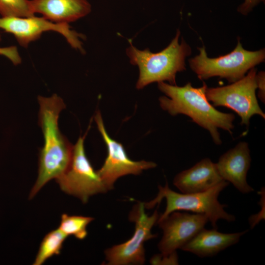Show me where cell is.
Returning <instances> with one entry per match:
<instances>
[{
    "label": "cell",
    "instance_id": "1",
    "mask_svg": "<svg viewBox=\"0 0 265 265\" xmlns=\"http://www.w3.org/2000/svg\"><path fill=\"white\" fill-rule=\"evenodd\" d=\"M39 125L44 143L39 157L38 175L29 198H33L48 182L56 179L67 169L71 161L73 146L61 132L58 120L65 108L63 100L54 94L50 97L38 96Z\"/></svg>",
    "mask_w": 265,
    "mask_h": 265
},
{
    "label": "cell",
    "instance_id": "2",
    "mask_svg": "<svg viewBox=\"0 0 265 265\" xmlns=\"http://www.w3.org/2000/svg\"><path fill=\"white\" fill-rule=\"evenodd\" d=\"M207 87L205 82L198 88L193 87L190 82L183 86L158 82L159 90L166 96L159 98V105L172 116L182 114L188 116L192 122L209 132L215 144L221 145L218 129L232 134L235 116L233 113L217 110L210 103L206 95Z\"/></svg>",
    "mask_w": 265,
    "mask_h": 265
},
{
    "label": "cell",
    "instance_id": "3",
    "mask_svg": "<svg viewBox=\"0 0 265 265\" xmlns=\"http://www.w3.org/2000/svg\"><path fill=\"white\" fill-rule=\"evenodd\" d=\"M180 31L177 30L176 36L168 46L161 51L154 53L149 49L140 50L133 46L126 50L130 62L138 66V79L136 84L137 89H141L155 82L167 81L176 85V76L178 72L186 70L185 59L191 53V49L182 39L179 43Z\"/></svg>",
    "mask_w": 265,
    "mask_h": 265
},
{
    "label": "cell",
    "instance_id": "4",
    "mask_svg": "<svg viewBox=\"0 0 265 265\" xmlns=\"http://www.w3.org/2000/svg\"><path fill=\"white\" fill-rule=\"evenodd\" d=\"M229 183L223 181L216 186L202 192L184 193L176 192L170 188L166 183L164 186H159V193L153 200L144 203L145 208L151 209L165 198L166 206L164 212L158 219L160 220L175 211H184L207 216L209 221L213 228L217 229L218 220L222 219L228 222L234 221L236 217L228 213L224 208L226 204H222L218 200L220 193Z\"/></svg>",
    "mask_w": 265,
    "mask_h": 265
},
{
    "label": "cell",
    "instance_id": "5",
    "mask_svg": "<svg viewBox=\"0 0 265 265\" xmlns=\"http://www.w3.org/2000/svg\"><path fill=\"white\" fill-rule=\"evenodd\" d=\"M199 54L189 60L191 70L200 80L213 77L224 78L234 82L243 78L251 69L264 61L265 50H245L239 41L228 54L216 58L208 57L205 48H199Z\"/></svg>",
    "mask_w": 265,
    "mask_h": 265
},
{
    "label": "cell",
    "instance_id": "6",
    "mask_svg": "<svg viewBox=\"0 0 265 265\" xmlns=\"http://www.w3.org/2000/svg\"><path fill=\"white\" fill-rule=\"evenodd\" d=\"M257 70L251 69L246 75L226 86L208 88L206 95L214 106H224L236 112L241 118L240 124L249 126L254 115L265 118L256 96Z\"/></svg>",
    "mask_w": 265,
    "mask_h": 265
},
{
    "label": "cell",
    "instance_id": "7",
    "mask_svg": "<svg viewBox=\"0 0 265 265\" xmlns=\"http://www.w3.org/2000/svg\"><path fill=\"white\" fill-rule=\"evenodd\" d=\"M84 136H80L73 146L70 164L66 171L56 180L60 189L68 194L86 203L94 195L108 190L97 171L87 158L84 149Z\"/></svg>",
    "mask_w": 265,
    "mask_h": 265
},
{
    "label": "cell",
    "instance_id": "8",
    "mask_svg": "<svg viewBox=\"0 0 265 265\" xmlns=\"http://www.w3.org/2000/svg\"><path fill=\"white\" fill-rule=\"evenodd\" d=\"M143 203L134 205L129 215V220L135 223L133 236L126 242L108 248L105 251L106 265H142L145 260L144 243L157 237L151 233L159 215L157 210L150 216L145 212Z\"/></svg>",
    "mask_w": 265,
    "mask_h": 265
},
{
    "label": "cell",
    "instance_id": "9",
    "mask_svg": "<svg viewBox=\"0 0 265 265\" xmlns=\"http://www.w3.org/2000/svg\"><path fill=\"white\" fill-rule=\"evenodd\" d=\"M95 121L107 147V157L97 172L108 190L113 188L114 183L120 177L129 174L139 175L143 170L157 166L153 161L130 159L123 145L107 133L99 110L96 113Z\"/></svg>",
    "mask_w": 265,
    "mask_h": 265
},
{
    "label": "cell",
    "instance_id": "10",
    "mask_svg": "<svg viewBox=\"0 0 265 265\" xmlns=\"http://www.w3.org/2000/svg\"><path fill=\"white\" fill-rule=\"evenodd\" d=\"M0 28L12 34L20 46L27 47L38 39L43 33L53 31L61 34L73 48L83 52L80 34L70 28L69 24L57 23L35 15L26 17H1Z\"/></svg>",
    "mask_w": 265,
    "mask_h": 265
},
{
    "label": "cell",
    "instance_id": "11",
    "mask_svg": "<svg viewBox=\"0 0 265 265\" xmlns=\"http://www.w3.org/2000/svg\"><path fill=\"white\" fill-rule=\"evenodd\" d=\"M209 221L204 214H190L175 211L158 220L163 236L158 243L161 253L168 254L181 249L192 239Z\"/></svg>",
    "mask_w": 265,
    "mask_h": 265
},
{
    "label": "cell",
    "instance_id": "12",
    "mask_svg": "<svg viewBox=\"0 0 265 265\" xmlns=\"http://www.w3.org/2000/svg\"><path fill=\"white\" fill-rule=\"evenodd\" d=\"M251 161L248 143L240 141L222 155L215 164L224 180L232 183L240 192L246 194L254 190L246 180Z\"/></svg>",
    "mask_w": 265,
    "mask_h": 265
},
{
    "label": "cell",
    "instance_id": "13",
    "mask_svg": "<svg viewBox=\"0 0 265 265\" xmlns=\"http://www.w3.org/2000/svg\"><path fill=\"white\" fill-rule=\"evenodd\" d=\"M223 181L215 163L207 158L177 174L173 182L182 193H193L206 191Z\"/></svg>",
    "mask_w": 265,
    "mask_h": 265
},
{
    "label": "cell",
    "instance_id": "14",
    "mask_svg": "<svg viewBox=\"0 0 265 265\" xmlns=\"http://www.w3.org/2000/svg\"><path fill=\"white\" fill-rule=\"evenodd\" d=\"M34 14L53 22L68 24L88 15L91 6L87 0H30Z\"/></svg>",
    "mask_w": 265,
    "mask_h": 265
},
{
    "label": "cell",
    "instance_id": "15",
    "mask_svg": "<svg viewBox=\"0 0 265 265\" xmlns=\"http://www.w3.org/2000/svg\"><path fill=\"white\" fill-rule=\"evenodd\" d=\"M248 230L233 233H223L217 229L203 228L181 249L200 258L212 257L237 243Z\"/></svg>",
    "mask_w": 265,
    "mask_h": 265
},
{
    "label": "cell",
    "instance_id": "16",
    "mask_svg": "<svg viewBox=\"0 0 265 265\" xmlns=\"http://www.w3.org/2000/svg\"><path fill=\"white\" fill-rule=\"evenodd\" d=\"M67 238L58 228L49 232L41 241L33 265H41L54 255H59Z\"/></svg>",
    "mask_w": 265,
    "mask_h": 265
},
{
    "label": "cell",
    "instance_id": "17",
    "mask_svg": "<svg viewBox=\"0 0 265 265\" xmlns=\"http://www.w3.org/2000/svg\"><path fill=\"white\" fill-rule=\"evenodd\" d=\"M94 220L91 217L81 215H61L58 229L67 237L73 236L82 240L87 235V226Z\"/></svg>",
    "mask_w": 265,
    "mask_h": 265
},
{
    "label": "cell",
    "instance_id": "18",
    "mask_svg": "<svg viewBox=\"0 0 265 265\" xmlns=\"http://www.w3.org/2000/svg\"><path fill=\"white\" fill-rule=\"evenodd\" d=\"M1 17H26L35 15L29 0H0Z\"/></svg>",
    "mask_w": 265,
    "mask_h": 265
},
{
    "label": "cell",
    "instance_id": "19",
    "mask_svg": "<svg viewBox=\"0 0 265 265\" xmlns=\"http://www.w3.org/2000/svg\"><path fill=\"white\" fill-rule=\"evenodd\" d=\"M151 263L158 265H178V255L176 251L168 254L161 253L154 256L151 259Z\"/></svg>",
    "mask_w": 265,
    "mask_h": 265
},
{
    "label": "cell",
    "instance_id": "20",
    "mask_svg": "<svg viewBox=\"0 0 265 265\" xmlns=\"http://www.w3.org/2000/svg\"><path fill=\"white\" fill-rule=\"evenodd\" d=\"M0 54L9 59L14 65L21 62V58L15 46L0 47Z\"/></svg>",
    "mask_w": 265,
    "mask_h": 265
},
{
    "label": "cell",
    "instance_id": "21",
    "mask_svg": "<svg viewBox=\"0 0 265 265\" xmlns=\"http://www.w3.org/2000/svg\"><path fill=\"white\" fill-rule=\"evenodd\" d=\"M265 72L261 71L256 75L257 85L258 88V96L262 103L265 102Z\"/></svg>",
    "mask_w": 265,
    "mask_h": 265
},
{
    "label": "cell",
    "instance_id": "22",
    "mask_svg": "<svg viewBox=\"0 0 265 265\" xmlns=\"http://www.w3.org/2000/svg\"><path fill=\"white\" fill-rule=\"evenodd\" d=\"M264 0H245L244 2L238 8V11L243 14H247L261 1Z\"/></svg>",
    "mask_w": 265,
    "mask_h": 265
},
{
    "label": "cell",
    "instance_id": "23",
    "mask_svg": "<svg viewBox=\"0 0 265 265\" xmlns=\"http://www.w3.org/2000/svg\"></svg>",
    "mask_w": 265,
    "mask_h": 265
}]
</instances>
